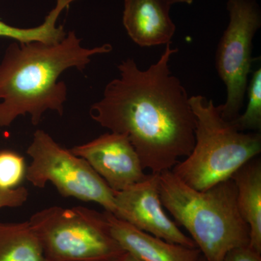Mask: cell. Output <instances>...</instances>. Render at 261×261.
Wrapping results in <instances>:
<instances>
[{"instance_id":"cell-1","label":"cell","mask_w":261,"mask_h":261,"mask_svg":"<svg viewBox=\"0 0 261 261\" xmlns=\"http://www.w3.org/2000/svg\"><path fill=\"white\" fill-rule=\"evenodd\" d=\"M171 44L147 69L141 70L132 58L122 61L119 77L106 85L89 111L103 128L126 135L144 168L152 173L171 171L195 144L190 97L169 68L171 57L178 53Z\"/></svg>"},{"instance_id":"cell-2","label":"cell","mask_w":261,"mask_h":261,"mask_svg":"<svg viewBox=\"0 0 261 261\" xmlns=\"http://www.w3.org/2000/svg\"><path fill=\"white\" fill-rule=\"evenodd\" d=\"M112 49L110 44L84 47L73 31L55 44L11 43L0 62V128L27 115L34 126L48 111L62 116L68 89L61 75L72 68L83 71L92 57Z\"/></svg>"},{"instance_id":"cell-3","label":"cell","mask_w":261,"mask_h":261,"mask_svg":"<svg viewBox=\"0 0 261 261\" xmlns=\"http://www.w3.org/2000/svg\"><path fill=\"white\" fill-rule=\"evenodd\" d=\"M159 192L163 207L186 228L206 260L223 261L230 250L249 245L250 228L239 211L232 178L198 191L164 171Z\"/></svg>"},{"instance_id":"cell-4","label":"cell","mask_w":261,"mask_h":261,"mask_svg":"<svg viewBox=\"0 0 261 261\" xmlns=\"http://www.w3.org/2000/svg\"><path fill=\"white\" fill-rule=\"evenodd\" d=\"M196 117L195 144L191 153L171 169L182 181L198 191L232 177L261 152L260 132H241L221 116L213 99L190 97Z\"/></svg>"},{"instance_id":"cell-5","label":"cell","mask_w":261,"mask_h":261,"mask_svg":"<svg viewBox=\"0 0 261 261\" xmlns=\"http://www.w3.org/2000/svg\"><path fill=\"white\" fill-rule=\"evenodd\" d=\"M29 222L47 261H116L126 252L105 213L53 206L36 213Z\"/></svg>"},{"instance_id":"cell-6","label":"cell","mask_w":261,"mask_h":261,"mask_svg":"<svg viewBox=\"0 0 261 261\" xmlns=\"http://www.w3.org/2000/svg\"><path fill=\"white\" fill-rule=\"evenodd\" d=\"M27 152L32 161L25 178L33 186L44 188L51 182L63 197L94 202L115 214V192L85 160L57 143L47 132H35Z\"/></svg>"},{"instance_id":"cell-7","label":"cell","mask_w":261,"mask_h":261,"mask_svg":"<svg viewBox=\"0 0 261 261\" xmlns=\"http://www.w3.org/2000/svg\"><path fill=\"white\" fill-rule=\"evenodd\" d=\"M229 22L218 45L216 70L226 87V102L219 106L221 116L232 121L240 114L251 71L252 40L261 25L255 0H228Z\"/></svg>"},{"instance_id":"cell-8","label":"cell","mask_w":261,"mask_h":261,"mask_svg":"<svg viewBox=\"0 0 261 261\" xmlns=\"http://www.w3.org/2000/svg\"><path fill=\"white\" fill-rule=\"evenodd\" d=\"M118 219L168 243L197 247L163 209L159 192V173L147 175L143 181L125 190L115 192Z\"/></svg>"},{"instance_id":"cell-9","label":"cell","mask_w":261,"mask_h":261,"mask_svg":"<svg viewBox=\"0 0 261 261\" xmlns=\"http://www.w3.org/2000/svg\"><path fill=\"white\" fill-rule=\"evenodd\" d=\"M70 151L85 160L114 192L125 190L147 177L140 156L126 135L105 134L75 146Z\"/></svg>"},{"instance_id":"cell-10","label":"cell","mask_w":261,"mask_h":261,"mask_svg":"<svg viewBox=\"0 0 261 261\" xmlns=\"http://www.w3.org/2000/svg\"><path fill=\"white\" fill-rule=\"evenodd\" d=\"M166 0H124L123 24L128 37L140 47L171 44L176 25Z\"/></svg>"},{"instance_id":"cell-11","label":"cell","mask_w":261,"mask_h":261,"mask_svg":"<svg viewBox=\"0 0 261 261\" xmlns=\"http://www.w3.org/2000/svg\"><path fill=\"white\" fill-rule=\"evenodd\" d=\"M111 233L125 251L143 261H196L201 255L197 247L168 243L105 212Z\"/></svg>"},{"instance_id":"cell-12","label":"cell","mask_w":261,"mask_h":261,"mask_svg":"<svg viewBox=\"0 0 261 261\" xmlns=\"http://www.w3.org/2000/svg\"><path fill=\"white\" fill-rule=\"evenodd\" d=\"M242 217L250 228L249 247L261 253V161L251 160L233 175Z\"/></svg>"},{"instance_id":"cell-13","label":"cell","mask_w":261,"mask_h":261,"mask_svg":"<svg viewBox=\"0 0 261 261\" xmlns=\"http://www.w3.org/2000/svg\"><path fill=\"white\" fill-rule=\"evenodd\" d=\"M0 261H47L29 221L0 224Z\"/></svg>"},{"instance_id":"cell-14","label":"cell","mask_w":261,"mask_h":261,"mask_svg":"<svg viewBox=\"0 0 261 261\" xmlns=\"http://www.w3.org/2000/svg\"><path fill=\"white\" fill-rule=\"evenodd\" d=\"M76 0H56L55 8L46 16L39 27L23 29L12 27L0 20V37L10 38L15 42H40L48 44L61 42L67 35L63 25H58V20L65 9Z\"/></svg>"},{"instance_id":"cell-15","label":"cell","mask_w":261,"mask_h":261,"mask_svg":"<svg viewBox=\"0 0 261 261\" xmlns=\"http://www.w3.org/2000/svg\"><path fill=\"white\" fill-rule=\"evenodd\" d=\"M247 106L243 114L239 115L231 123L241 132H260L261 129V69L254 72L247 86Z\"/></svg>"},{"instance_id":"cell-16","label":"cell","mask_w":261,"mask_h":261,"mask_svg":"<svg viewBox=\"0 0 261 261\" xmlns=\"http://www.w3.org/2000/svg\"><path fill=\"white\" fill-rule=\"evenodd\" d=\"M25 173L23 157L13 151H0V189L17 188L25 177Z\"/></svg>"},{"instance_id":"cell-17","label":"cell","mask_w":261,"mask_h":261,"mask_svg":"<svg viewBox=\"0 0 261 261\" xmlns=\"http://www.w3.org/2000/svg\"><path fill=\"white\" fill-rule=\"evenodd\" d=\"M29 197L25 187H18L12 190L0 189V209L2 207H15L23 205Z\"/></svg>"},{"instance_id":"cell-18","label":"cell","mask_w":261,"mask_h":261,"mask_svg":"<svg viewBox=\"0 0 261 261\" xmlns=\"http://www.w3.org/2000/svg\"><path fill=\"white\" fill-rule=\"evenodd\" d=\"M223 261H261V253L249 245L235 247L227 252Z\"/></svg>"},{"instance_id":"cell-19","label":"cell","mask_w":261,"mask_h":261,"mask_svg":"<svg viewBox=\"0 0 261 261\" xmlns=\"http://www.w3.org/2000/svg\"><path fill=\"white\" fill-rule=\"evenodd\" d=\"M116 261H143L139 259L138 257H135V255L129 253V252H126L121 255V257H118Z\"/></svg>"},{"instance_id":"cell-20","label":"cell","mask_w":261,"mask_h":261,"mask_svg":"<svg viewBox=\"0 0 261 261\" xmlns=\"http://www.w3.org/2000/svg\"><path fill=\"white\" fill-rule=\"evenodd\" d=\"M170 5L176 4V3H186V4L191 5L194 0H166Z\"/></svg>"},{"instance_id":"cell-21","label":"cell","mask_w":261,"mask_h":261,"mask_svg":"<svg viewBox=\"0 0 261 261\" xmlns=\"http://www.w3.org/2000/svg\"><path fill=\"white\" fill-rule=\"evenodd\" d=\"M196 261H207V260H205V257H203V255H202V254H201V255H200V257H199L198 259H197V260Z\"/></svg>"}]
</instances>
